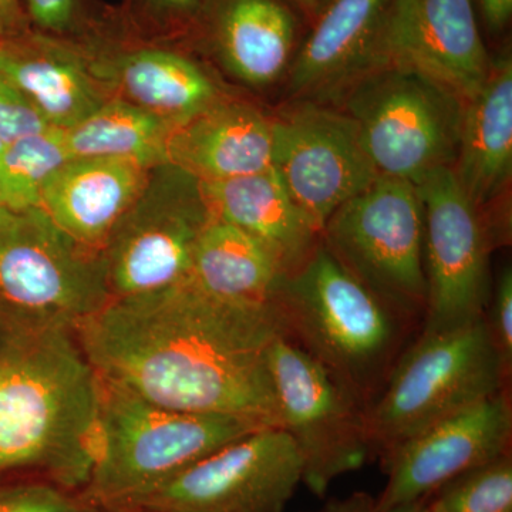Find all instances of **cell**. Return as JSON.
Wrapping results in <instances>:
<instances>
[{
	"label": "cell",
	"mask_w": 512,
	"mask_h": 512,
	"mask_svg": "<svg viewBox=\"0 0 512 512\" xmlns=\"http://www.w3.org/2000/svg\"><path fill=\"white\" fill-rule=\"evenodd\" d=\"M282 335L269 309L212 298L194 282L111 299L76 330L101 382L181 412L281 427L269 349Z\"/></svg>",
	"instance_id": "cell-1"
},
{
	"label": "cell",
	"mask_w": 512,
	"mask_h": 512,
	"mask_svg": "<svg viewBox=\"0 0 512 512\" xmlns=\"http://www.w3.org/2000/svg\"><path fill=\"white\" fill-rule=\"evenodd\" d=\"M100 390L76 332L0 315V477L35 474L80 493L96 457Z\"/></svg>",
	"instance_id": "cell-2"
},
{
	"label": "cell",
	"mask_w": 512,
	"mask_h": 512,
	"mask_svg": "<svg viewBox=\"0 0 512 512\" xmlns=\"http://www.w3.org/2000/svg\"><path fill=\"white\" fill-rule=\"evenodd\" d=\"M282 336L366 410L404 352L412 320L346 271L322 241L286 276L275 301Z\"/></svg>",
	"instance_id": "cell-3"
},
{
	"label": "cell",
	"mask_w": 512,
	"mask_h": 512,
	"mask_svg": "<svg viewBox=\"0 0 512 512\" xmlns=\"http://www.w3.org/2000/svg\"><path fill=\"white\" fill-rule=\"evenodd\" d=\"M262 427L241 417L167 409L101 382L96 457L79 494L100 510L124 507Z\"/></svg>",
	"instance_id": "cell-4"
},
{
	"label": "cell",
	"mask_w": 512,
	"mask_h": 512,
	"mask_svg": "<svg viewBox=\"0 0 512 512\" xmlns=\"http://www.w3.org/2000/svg\"><path fill=\"white\" fill-rule=\"evenodd\" d=\"M507 379L485 316L460 328L421 332L366 407L372 453L386 457L433 424L501 392Z\"/></svg>",
	"instance_id": "cell-5"
},
{
	"label": "cell",
	"mask_w": 512,
	"mask_h": 512,
	"mask_svg": "<svg viewBox=\"0 0 512 512\" xmlns=\"http://www.w3.org/2000/svg\"><path fill=\"white\" fill-rule=\"evenodd\" d=\"M110 301L99 249L70 237L40 207L0 205V315L76 332Z\"/></svg>",
	"instance_id": "cell-6"
},
{
	"label": "cell",
	"mask_w": 512,
	"mask_h": 512,
	"mask_svg": "<svg viewBox=\"0 0 512 512\" xmlns=\"http://www.w3.org/2000/svg\"><path fill=\"white\" fill-rule=\"evenodd\" d=\"M320 241L394 311L412 322L424 315V212L417 185L377 175L330 215Z\"/></svg>",
	"instance_id": "cell-7"
},
{
	"label": "cell",
	"mask_w": 512,
	"mask_h": 512,
	"mask_svg": "<svg viewBox=\"0 0 512 512\" xmlns=\"http://www.w3.org/2000/svg\"><path fill=\"white\" fill-rule=\"evenodd\" d=\"M339 99L379 175L419 185L454 164L464 103L427 77L403 67H377Z\"/></svg>",
	"instance_id": "cell-8"
},
{
	"label": "cell",
	"mask_w": 512,
	"mask_h": 512,
	"mask_svg": "<svg viewBox=\"0 0 512 512\" xmlns=\"http://www.w3.org/2000/svg\"><path fill=\"white\" fill-rule=\"evenodd\" d=\"M212 217L197 178L173 164L151 168L100 249L111 299L190 281L195 245Z\"/></svg>",
	"instance_id": "cell-9"
},
{
	"label": "cell",
	"mask_w": 512,
	"mask_h": 512,
	"mask_svg": "<svg viewBox=\"0 0 512 512\" xmlns=\"http://www.w3.org/2000/svg\"><path fill=\"white\" fill-rule=\"evenodd\" d=\"M281 427L302 460V483L325 497L333 481L372 456L365 410L322 366L285 336L269 349Z\"/></svg>",
	"instance_id": "cell-10"
},
{
	"label": "cell",
	"mask_w": 512,
	"mask_h": 512,
	"mask_svg": "<svg viewBox=\"0 0 512 512\" xmlns=\"http://www.w3.org/2000/svg\"><path fill=\"white\" fill-rule=\"evenodd\" d=\"M302 480V460L291 436L282 427H262L121 508L285 512Z\"/></svg>",
	"instance_id": "cell-11"
},
{
	"label": "cell",
	"mask_w": 512,
	"mask_h": 512,
	"mask_svg": "<svg viewBox=\"0 0 512 512\" xmlns=\"http://www.w3.org/2000/svg\"><path fill=\"white\" fill-rule=\"evenodd\" d=\"M419 188L424 212L423 333L460 328L484 318L491 298L488 256L493 244L480 211L451 167L439 168Z\"/></svg>",
	"instance_id": "cell-12"
},
{
	"label": "cell",
	"mask_w": 512,
	"mask_h": 512,
	"mask_svg": "<svg viewBox=\"0 0 512 512\" xmlns=\"http://www.w3.org/2000/svg\"><path fill=\"white\" fill-rule=\"evenodd\" d=\"M272 136V170L319 234L379 175L355 120L320 101H298L276 114Z\"/></svg>",
	"instance_id": "cell-13"
},
{
	"label": "cell",
	"mask_w": 512,
	"mask_h": 512,
	"mask_svg": "<svg viewBox=\"0 0 512 512\" xmlns=\"http://www.w3.org/2000/svg\"><path fill=\"white\" fill-rule=\"evenodd\" d=\"M512 406L507 387L433 424L382 458L387 483L380 507L419 503L451 480L511 451Z\"/></svg>",
	"instance_id": "cell-14"
},
{
	"label": "cell",
	"mask_w": 512,
	"mask_h": 512,
	"mask_svg": "<svg viewBox=\"0 0 512 512\" xmlns=\"http://www.w3.org/2000/svg\"><path fill=\"white\" fill-rule=\"evenodd\" d=\"M490 62L473 0H390L377 67L412 70L464 103Z\"/></svg>",
	"instance_id": "cell-15"
},
{
	"label": "cell",
	"mask_w": 512,
	"mask_h": 512,
	"mask_svg": "<svg viewBox=\"0 0 512 512\" xmlns=\"http://www.w3.org/2000/svg\"><path fill=\"white\" fill-rule=\"evenodd\" d=\"M390 0H329L289 69V92L302 100L340 97L379 66Z\"/></svg>",
	"instance_id": "cell-16"
},
{
	"label": "cell",
	"mask_w": 512,
	"mask_h": 512,
	"mask_svg": "<svg viewBox=\"0 0 512 512\" xmlns=\"http://www.w3.org/2000/svg\"><path fill=\"white\" fill-rule=\"evenodd\" d=\"M0 76L60 130L82 123L109 100L84 47L32 29L0 39Z\"/></svg>",
	"instance_id": "cell-17"
},
{
	"label": "cell",
	"mask_w": 512,
	"mask_h": 512,
	"mask_svg": "<svg viewBox=\"0 0 512 512\" xmlns=\"http://www.w3.org/2000/svg\"><path fill=\"white\" fill-rule=\"evenodd\" d=\"M457 183L478 211L500 200L512 174V59L491 60L483 84L464 101L456 160Z\"/></svg>",
	"instance_id": "cell-18"
},
{
	"label": "cell",
	"mask_w": 512,
	"mask_h": 512,
	"mask_svg": "<svg viewBox=\"0 0 512 512\" xmlns=\"http://www.w3.org/2000/svg\"><path fill=\"white\" fill-rule=\"evenodd\" d=\"M150 170L131 161L72 158L47 181L39 207L70 237L100 251Z\"/></svg>",
	"instance_id": "cell-19"
},
{
	"label": "cell",
	"mask_w": 512,
	"mask_h": 512,
	"mask_svg": "<svg viewBox=\"0 0 512 512\" xmlns=\"http://www.w3.org/2000/svg\"><path fill=\"white\" fill-rule=\"evenodd\" d=\"M272 117L247 104L218 101L183 126L168 143V164L201 183L272 168Z\"/></svg>",
	"instance_id": "cell-20"
},
{
	"label": "cell",
	"mask_w": 512,
	"mask_h": 512,
	"mask_svg": "<svg viewBox=\"0 0 512 512\" xmlns=\"http://www.w3.org/2000/svg\"><path fill=\"white\" fill-rule=\"evenodd\" d=\"M201 190L212 215L262 242L281 262L286 275L296 271L319 245V232L272 168L201 183Z\"/></svg>",
	"instance_id": "cell-21"
},
{
	"label": "cell",
	"mask_w": 512,
	"mask_h": 512,
	"mask_svg": "<svg viewBox=\"0 0 512 512\" xmlns=\"http://www.w3.org/2000/svg\"><path fill=\"white\" fill-rule=\"evenodd\" d=\"M100 79L117 84L124 100L183 126L220 101L208 74L180 52L158 45L121 47L93 62Z\"/></svg>",
	"instance_id": "cell-22"
},
{
	"label": "cell",
	"mask_w": 512,
	"mask_h": 512,
	"mask_svg": "<svg viewBox=\"0 0 512 512\" xmlns=\"http://www.w3.org/2000/svg\"><path fill=\"white\" fill-rule=\"evenodd\" d=\"M204 13L215 52L242 82L266 86L286 72L296 19L282 0H210Z\"/></svg>",
	"instance_id": "cell-23"
},
{
	"label": "cell",
	"mask_w": 512,
	"mask_h": 512,
	"mask_svg": "<svg viewBox=\"0 0 512 512\" xmlns=\"http://www.w3.org/2000/svg\"><path fill=\"white\" fill-rule=\"evenodd\" d=\"M286 276L276 256L235 225L212 217L202 229L192 258L191 281L212 298L275 311Z\"/></svg>",
	"instance_id": "cell-24"
},
{
	"label": "cell",
	"mask_w": 512,
	"mask_h": 512,
	"mask_svg": "<svg viewBox=\"0 0 512 512\" xmlns=\"http://www.w3.org/2000/svg\"><path fill=\"white\" fill-rule=\"evenodd\" d=\"M175 128L130 101L109 99L64 134L72 158L131 161L150 170L168 164V143Z\"/></svg>",
	"instance_id": "cell-25"
},
{
	"label": "cell",
	"mask_w": 512,
	"mask_h": 512,
	"mask_svg": "<svg viewBox=\"0 0 512 512\" xmlns=\"http://www.w3.org/2000/svg\"><path fill=\"white\" fill-rule=\"evenodd\" d=\"M70 160L60 128L6 144L0 154V205L10 210L39 207L47 181Z\"/></svg>",
	"instance_id": "cell-26"
},
{
	"label": "cell",
	"mask_w": 512,
	"mask_h": 512,
	"mask_svg": "<svg viewBox=\"0 0 512 512\" xmlns=\"http://www.w3.org/2000/svg\"><path fill=\"white\" fill-rule=\"evenodd\" d=\"M427 501L431 512H512L511 451L454 478Z\"/></svg>",
	"instance_id": "cell-27"
},
{
	"label": "cell",
	"mask_w": 512,
	"mask_h": 512,
	"mask_svg": "<svg viewBox=\"0 0 512 512\" xmlns=\"http://www.w3.org/2000/svg\"><path fill=\"white\" fill-rule=\"evenodd\" d=\"M210 0H126L124 23L147 43L183 35L204 15Z\"/></svg>",
	"instance_id": "cell-28"
},
{
	"label": "cell",
	"mask_w": 512,
	"mask_h": 512,
	"mask_svg": "<svg viewBox=\"0 0 512 512\" xmlns=\"http://www.w3.org/2000/svg\"><path fill=\"white\" fill-rule=\"evenodd\" d=\"M30 28L42 35L74 45L101 33L100 22L87 8V0H20Z\"/></svg>",
	"instance_id": "cell-29"
},
{
	"label": "cell",
	"mask_w": 512,
	"mask_h": 512,
	"mask_svg": "<svg viewBox=\"0 0 512 512\" xmlns=\"http://www.w3.org/2000/svg\"><path fill=\"white\" fill-rule=\"evenodd\" d=\"M0 512H101L76 491L49 481L2 485Z\"/></svg>",
	"instance_id": "cell-30"
},
{
	"label": "cell",
	"mask_w": 512,
	"mask_h": 512,
	"mask_svg": "<svg viewBox=\"0 0 512 512\" xmlns=\"http://www.w3.org/2000/svg\"><path fill=\"white\" fill-rule=\"evenodd\" d=\"M52 128L35 104L18 87L0 76V141L10 144L20 138Z\"/></svg>",
	"instance_id": "cell-31"
},
{
	"label": "cell",
	"mask_w": 512,
	"mask_h": 512,
	"mask_svg": "<svg viewBox=\"0 0 512 512\" xmlns=\"http://www.w3.org/2000/svg\"><path fill=\"white\" fill-rule=\"evenodd\" d=\"M495 349L501 357L505 372L512 369V271L505 266L495 285L493 305L485 315Z\"/></svg>",
	"instance_id": "cell-32"
},
{
	"label": "cell",
	"mask_w": 512,
	"mask_h": 512,
	"mask_svg": "<svg viewBox=\"0 0 512 512\" xmlns=\"http://www.w3.org/2000/svg\"><path fill=\"white\" fill-rule=\"evenodd\" d=\"M309 512H431V510L429 501L384 508L377 504L375 497H370L365 493H356L346 498H340V500L329 501L318 510Z\"/></svg>",
	"instance_id": "cell-33"
},
{
	"label": "cell",
	"mask_w": 512,
	"mask_h": 512,
	"mask_svg": "<svg viewBox=\"0 0 512 512\" xmlns=\"http://www.w3.org/2000/svg\"><path fill=\"white\" fill-rule=\"evenodd\" d=\"M30 29L20 0H0V39L18 36Z\"/></svg>",
	"instance_id": "cell-34"
},
{
	"label": "cell",
	"mask_w": 512,
	"mask_h": 512,
	"mask_svg": "<svg viewBox=\"0 0 512 512\" xmlns=\"http://www.w3.org/2000/svg\"><path fill=\"white\" fill-rule=\"evenodd\" d=\"M485 25L493 33L501 32L510 23L512 0H477Z\"/></svg>",
	"instance_id": "cell-35"
},
{
	"label": "cell",
	"mask_w": 512,
	"mask_h": 512,
	"mask_svg": "<svg viewBox=\"0 0 512 512\" xmlns=\"http://www.w3.org/2000/svg\"><path fill=\"white\" fill-rule=\"evenodd\" d=\"M291 2L305 10L309 15L318 16L323 8L328 5L329 0H291Z\"/></svg>",
	"instance_id": "cell-36"
},
{
	"label": "cell",
	"mask_w": 512,
	"mask_h": 512,
	"mask_svg": "<svg viewBox=\"0 0 512 512\" xmlns=\"http://www.w3.org/2000/svg\"><path fill=\"white\" fill-rule=\"evenodd\" d=\"M101 512H157L143 510V508H113V510H101Z\"/></svg>",
	"instance_id": "cell-37"
},
{
	"label": "cell",
	"mask_w": 512,
	"mask_h": 512,
	"mask_svg": "<svg viewBox=\"0 0 512 512\" xmlns=\"http://www.w3.org/2000/svg\"><path fill=\"white\" fill-rule=\"evenodd\" d=\"M5 144L2 143V141H0V154H2V151L5 150Z\"/></svg>",
	"instance_id": "cell-38"
}]
</instances>
